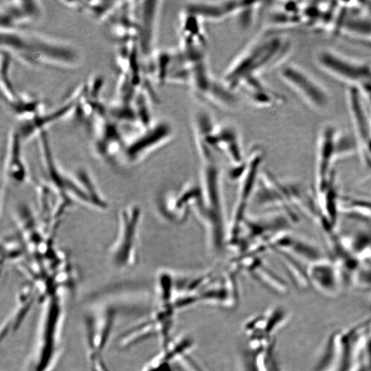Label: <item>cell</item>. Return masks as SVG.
Here are the masks:
<instances>
[{
    "instance_id": "cell-1",
    "label": "cell",
    "mask_w": 371,
    "mask_h": 371,
    "mask_svg": "<svg viewBox=\"0 0 371 371\" xmlns=\"http://www.w3.org/2000/svg\"><path fill=\"white\" fill-rule=\"evenodd\" d=\"M1 49L20 61L37 67L68 70L81 63L73 45L34 32L1 31Z\"/></svg>"
},
{
    "instance_id": "cell-2",
    "label": "cell",
    "mask_w": 371,
    "mask_h": 371,
    "mask_svg": "<svg viewBox=\"0 0 371 371\" xmlns=\"http://www.w3.org/2000/svg\"><path fill=\"white\" fill-rule=\"evenodd\" d=\"M66 297L55 294L41 302V310L28 354V371H52L61 354L66 317Z\"/></svg>"
},
{
    "instance_id": "cell-3",
    "label": "cell",
    "mask_w": 371,
    "mask_h": 371,
    "mask_svg": "<svg viewBox=\"0 0 371 371\" xmlns=\"http://www.w3.org/2000/svg\"><path fill=\"white\" fill-rule=\"evenodd\" d=\"M291 47L290 40L283 35L271 36L255 42L229 68L225 75V85L233 91L244 82L257 78L262 71L280 63Z\"/></svg>"
},
{
    "instance_id": "cell-4",
    "label": "cell",
    "mask_w": 371,
    "mask_h": 371,
    "mask_svg": "<svg viewBox=\"0 0 371 371\" xmlns=\"http://www.w3.org/2000/svg\"><path fill=\"white\" fill-rule=\"evenodd\" d=\"M315 60L328 75L357 89L371 104V63L326 48L317 52Z\"/></svg>"
},
{
    "instance_id": "cell-5",
    "label": "cell",
    "mask_w": 371,
    "mask_h": 371,
    "mask_svg": "<svg viewBox=\"0 0 371 371\" xmlns=\"http://www.w3.org/2000/svg\"><path fill=\"white\" fill-rule=\"evenodd\" d=\"M142 215L137 204L124 206L118 214L116 236L109 248L110 262L117 269L131 268L137 261Z\"/></svg>"
},
{
    "instance_id": "cell-6",
    "label": "cell",
    "mask_w": 371,
    "mask_h": 371,
    "mask_svg": "<svg viewBox=\"0 0 371 371\" xmlns=\"http://www.w3.org/2000/svg\"><path fill=\"white\" fill-rule=\"evenodd\" d=\"M280 74L282 79L311 108L323 111L329 106L330 96L328 90L305 69L290 64L282 67Z\"/></svg>"
},
{
    "instance_id": "cell-7",
    "label": "cell",
    "mask_w": 371,
    "mask_h": 371,
    "mask_svg": "<svg viewBox=\"0 0 371 371\" xmlns=\"http://www.w3.org/2000/svg\"><path fill=\"white\" fill-rule=\"evenodd\" d=\"M90 128L95 154L106 162L112 163L121 159L126 139L117 123L109 117V113L96 116Z\"/></svg>"
},
{
    "instance_id": "cell-8",
    "label": "cell",
    "mask_w": 371,
    "mask_h": 371,
    "mask_svg": "<svg viewBox=\"0 0 371 371\" xmlns=\"http://www.w3.org/2000/svg\"><path fill=\"white\" fill-rule=\"evenodd\" d=\"M171 135L169 123L161 121L152 124L136 136L126 140L121 159L127 164H136L166 142Z\"/></svg>"
},
{
    "instance_id": "cell-9",
    "label": "cell",
    "mask_w": 371,
    "mask_h": 371,
    "mask_svg": "<svg viewBox=\"0 0 371 371\" xmlns=\"http://www.w3.org/2000/svg\"><path fill=\"white\" fill-rule=\"evenodd\" d=\"M160 7L158 1H142L135 5L137 43L139 52L144 58H150L154 54Z\"/></svg>"
},
{
    "instance_id": "cell-10",
    "label": "cell",
    "mask_w": 371,
    "mask_h": 371,
    "mask_svg": "<svg viewBox=\"0 0 371 371\" xmlns=\"http://www.w3.org/2000/svg\"><path fill=\"white\" fill-rule=\"evenodd\" d=\"M1 31H22L42 16L40 1L32 0L1 1Z\"/></svg>"
},
{
    "instance_id": "cell-11",
    "label": "cell",
    "mask_w": 371,
    "mask_h": 371,
    "mask_svg": "<svg viewBox=\"0 0 371 371\" xmlns=\"http://www.w3.org/2000/svg\"><path fill=\"white\" fill-rule=\"evenodd\" d=\"M84 91L85 85H82L74 91V94L67 102L56 110L46 114L43 113L31 120L19 121L15 130L23 142L38 136L41 131L46 130L45 128L49 124L74 112Z\"/></svg>"
},
{
    "instance_id": "cell-12",
    "label": "cell",
    "mask_w": 371,
    "mask_h": 371,
    "mask_svg": "<svg viewBox=\"0 0 371 371\" xmlns=\"http://www.w3.org/2000/svg\"><path fill=\"white\" fill-rule=\"evenodd\" d=\"M23 141L15 129L10 131L6 144L4 173L6 181L21 185L27 181L28 170L22 153Z\"/></svg>"
},
{
    "instance_id": "cell-13",
    "label": "cell",
    "mask_w": 371,
    "mask_h": 371,
    "mask_svg": "<svg viewBox=\"0 0 371 371\" xmlns=\"http://www.w3.org/2000/svg\"><path fill=\"white\" fill-rule=\"evenodd\" d=\"M246 1L192 2L187 11L199 19L219 20L239 12Z\"/></svg>"
},
{
    "instance_id": "cell-14",
    "label": "cell",
    "mask_w": 371,
    "mask_h": 371,
    "mask_svg": "<svg viewBox=\"0 0 371 371\" xmlns=\"http://www.w3.org/2000/svg\"><path fill=\"white\" fill-rule=\"evenodd\" d=\"M339 35L371 45V19L368 16L350 15L346 11Z\"/></svg>"
},
{
    "instance_id": "cell-15",
    "label": "cell",
    "mask_w": 371,
    "mask_h": 371,
    "mask_svg": "<svg viewBox=\"0 0 371 371\" xmlns=\"http://www.w3.org/2000/svg\"><path fill=\"white\" fill-rule=\"evenodd\" d=\"M8 105L19 121L31 120L43 114V103L39 98L34 96L19 93Z\"/></svg>"
},
{
    "instance_id": "cell-16",
    "label": "cell",
    "mask_w": 371,
    "mask_h": 371,
    "mask_svg": "<svg viewBox=\"0 0 371 371\" xmlns=\"http://www.w3.org/2000/svg\"><path fill=\"white\" fill-rule=\"evenodd\" d=\"M27 257L25 245L19 236H10L1 242V261L20 264Z\"/></svg>"
},
{
    "instance_id": "cell-17",
    "label": "cell",
    "mask_w": 371,
    "mask_h": 371,
    "mask_svg": "<svg viewBox=\"0 0 371 371\" xmlns=\"http://www.w3.org/2000/svg\"><path fill=\"white\" fill-rule=\"evenodd\" d=\"M12 56L1 49V89L5 101L10 104L14 101L19 93L14 89L10 78Z\"/></svg>"
},
{
    "instance_id": "cell-18",
    "label": "cell",
    "mask_w": 371,
    "mask_h": 371,
    "mask_svg": "<svg viewBox=\"0 0 371 371\" xmlns=\"http://www.w3.org/2000/svg\"><path fill=\"white\" fill-rule=\"evenodd\" d=\"M120 1H85V10L95 19H108L116 10Z\"/></svg>"
},
{
    "instance_id": "cell-19",
    "label": "cell",
    "mask_w": 371,
    "mask_h": 371,
    "mask_svg": "<svg viewBox=\"0 0 371 371\" xmlns=\"http://www.w3.org/2000/svg\"><path fill=\"white\" fill-rule=\"evenodd\" d=\"M327 363H330V361H329L328 359H327ZM333 363H330V367L333 366ZM328 366V364H326V365H322V366Z\"/></svg>"
}]
</instances>
